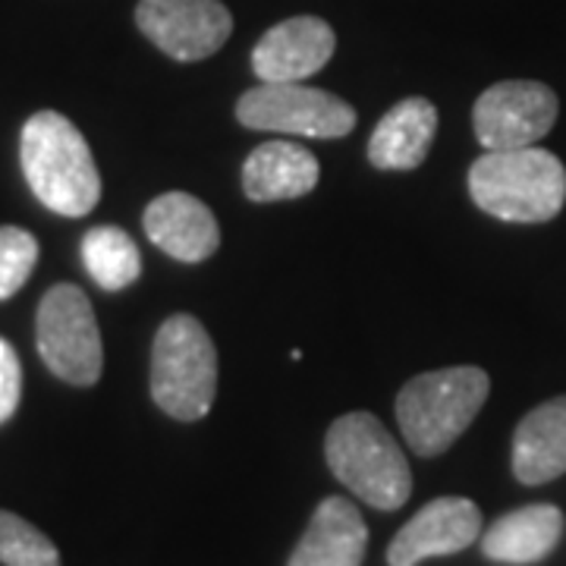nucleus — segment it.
Masks as SVG:
<instances>
[{
  "label": "nucleus",
  "mask_w": 566,
  "mask_h": 566,
  "mask_svg": "<svg viewBox=\"0 0 566 566\" xmlns=\"http://www.w3.org/2000/svg\"><path fill=\"white\" fill-rule=\"evenodd\" d=\"M564 535V513L551 504H528L501 516L482 538L485 557L497 564H538Z\"/></svg>",
  "instance_id": "obj_17"
},
{
  "label": "nucleus",
  "mask_w": 566,
  "mask_h": 566,
  "mask_svg": "<svg viewBox=\"0 0 566 566\" xmlns=\"http://www.w3.org/2000/svg\"><path fill=\"white\" fill-rule=\"evenodd\" d=\"M39 262V240L22 227H0V300L20 293Z\"/></svg>",
  "instance_id": "obj_20"
},
{
  "label": "nucleus",
  "mask_w": 566,
  "mask_h": 566,
  "mask_svg": "<svg viewBox=\"0 0 566 566\" xmlns=\"http://www.w3.org/2000/svg\"><path fill=\"white\" fill-rule=\"evenodd\" d=\"M151 397L167 416L199 422L218 397V349L192 315H170L151 346Z\"/></svg>",
  "instance_id": "obj_5"
},
{
  "label": "nucleus",
  "mask_w": 566,
  "mask_h": 566,
  "mask_svg": "<svg viewBox=\"0 0 566 566\" xmlns=\"http://www.w3.org/2000/svg\"><path fill=\"white\" fill-rule=\"evenodd\" d=\"M337 35L318 17H293L268 29L255 51L252 70L262 82H303L322 73L334 57Z\"/></svg>",
  "instance_id": "obj_11"
},
{
  "label": "nucleus",
  "mask_w": 566,
  "mask_h": 566,
  "mask_svg": "<svg viewBox=\"0 0 566 566\" xmlns=\"http://www.w3.org/2000/svg\"><path fill=\"white\" fill-rule=\"evenodd\" d=\"M482 532V510L465 497H438L424 504L387 547L390 566H419L428 557L460 554Z\"/></svg>",
  "instance_id": "obj_10"
},
{
  "label": "nucleus",
  "mask_w": 566,
  "mask_h": 566,
  "mask_svg": "<svg viewBox=\"0 0 566 566\" xmlns=\"http://www.w3.org/2000/svg\"><path fill=\"white\" fill-rule=\"evenodd\" d=\"M438 133V107L428 98H406L387 111L368 139V161L378 170H412L428 158Z\"/></svg>",
  "instance_id": "obj_14"
},
{
  "label": "nucleus",
  "mask_w": 566,
  "mask_h": 566,
  "mask_svg": "<svg viewBox=\"0 0 566 566\" xmlns=\"http://www.w3.org/2000/svg\"><path fill=\"white\" fill-rule=\"evenodd\" d=\"M365 547L368 528L363 513L346 497H327L315 510L290 566H363Z\"/></svg>",
  "instance_id": "obj_13"
},
{
  "label": "nucleus",
  "mask_w": 566,
  "mask_h": 566,
  "mask_svg": "<svg viewBox=\"0 0 566 566\" xmlns=\"http://www.w3.org/2000/svg\"><path fill=\"white\" fill-rule=\"evenodd\" d=\"M0 564L7 566H61L54 542L25 523L17 513L0 510Z\"/></svg>",
  "instance_id": "obj_19"
},
{
  "label": "nucleus",
  "mask_w": 566,
  "mask_h": 566,
  "mask_svg": "<svg viewBox=\"0 0 566 566\" xmlns=\"http://www.w3.org/2000/svg\"><path fill=\"white\" fill-rule=\"evenodd\" d=\"M237 120L262 133L344 139L356 126V111L344 98L303 82H262L237 102Z\"/></svg>",
  "instance_id": "obj_7"
},
{
  "label": "nucleus",
  "mask_w": 566,
  "mask_h": 566,
  "mask_svg": "<svg viewBox=\"0 0 566 566\" xmlns=\"http://www.w3.org/2000/svg\"><path fill=\"white\" fill-rule=\"evenodd\" d=\"M136 25L167 57L192 63L221 51L233 17L221 0H139Z\"/></svg>",
  "instance_id": "obj_9"
},
{
  "label": "nucleus",
  "mask_w": 566,
  "mask_h": 566,
  "mask_svg": "<svg viewBox=\"0 0 566 566\" xmlns=\"http://www.w3.org/2000/svg\"><path fill=\"white\" fill-rule=\"evenodd\" d=\"M82 262L92 281L102 290H126L129 283L139 281L142 255L139 245L129 240V233L120 227H95L82 240Z\"/></svg>",
  "instance_id": "obj_18"
},
{
  "label": "nucleus",
  "mask_w": 566,
  "mask_h": 566,
  "mask_svg": "<svg viewBox=\"0 0 566 566\" xmlns=\"http://www.w3.org/2000/svg\"><path fill=\"white\" fill-rule=\"evenodd\" d=\"M557 95L545 82L510 80L482 92L472 111V126L485 151H516L545 139L557 123Z\"/></svg>",
  "instance_id": "obj_8"
},
{
  "label": "nucleus",
  "mask_w": 566,
  "mask_h": 566,
  "mask_svg": "<svg viewBox=\"0 0 566 566\" xmlns=\"http://www.w3.org/2000/svg\"><path fill=\"white\" fill-rule=\"evenodd\" d=\"M39 356L44 365L76 387L98 385L104 371L102 331L88 296L73 283H57L39 305Z\"/></svg>",
  "instance_id": "obj_6"
},
{
  "label": "nucleus",
  "mask_w": 566,
  "mask_h": 566,
  "mask_svg": "<svg viewBox=\"0 0 566 566\" xmlns=\"http://www.w3.org/2000/svg\"><path fill=\"white\" fill-rule=\"evenodd\" d=\"M513 472L523 485H545L566 472V397L535 406L513 434Z\"/></svg>",
  "instance_id": "obj_16"
},
{
  "label": "nucleus",
  "mask_w": 566,
  "mask_h": 566,
  "mask_svg": "<svg viewBox=\"0 0 566 566\" xmlns=\"http://www.w3.org/2000/svg\"><path fill=\"white\" fill-rule=\"evenodd\" d=\"M469 196L491 218L554 221L566 205V167L545 148L488 151L469 167Z\"/></svg>",
  "instance_id": "obj_2"
},
{
  "label": "nucleus",
  "mask_w": 566,
  "mask_h": 566,
  "mask_svg": "<svg viewBox=\"0 0 566 566\" xmlns=\"http://www.w3.org/2000/svg\"><path fill=\"white\" fill-rule=\"evenodd\" d=\"M318 186L315 155L293 142H264L243 164V189L252 202L303 199Z\"/></svg>",
  "instance_id": "obj_15"
},
{
  "label": "nucleus",
  "mask_w": 566,
  "mask_h": 566,
  "mask_svg": "<svg viewBox=\"0 0 566 566\" xmlns=\"http://www.w3.org/2000/svg\"><path fill=\"white\" fill-rule=\"evenodd\" d=\"M324 457L337 482L375 510H400L412 494L406 453L371 412H346L331 424Z\"/></svg>",
  "instance_id": "obj_3"
},
{
  "label": "nucleus",
  "mask_w": 566,
  "mask_h": 566,
  "mask_svg": "<svg viewBox=\"0 0 566 566\" xmlns=\"http://www.w3.org/2000/svg\"><path fill=\"white\" fill-rule=\"evenodd\" d=\"M20 161L29 189L63 218H85L102 202V177L88 142L57 111H39L22 126Z\"/></svg>",
  "instance_id": "obj_1"
},
{
  "label": "nucleus",
  "mask_w": 566,
  "mask_h": 566,
  "mask_svg": "<svg viewBox=\"0 0 566 566\" xmlns=\"http://www.w3.org/2000/svg\"><path fill=\"white\" fill-rule=\"evenodd\" d=\"M142 227L148 240L170 259L186 264L205 262L221 245V227L211 208L189 192H164L145 208Z\"/></svg>",
  "instance_id": "obj_12"
},
{
  "label": "nucleus",
  "mask_w": 566,
  "mask_h": 566,
  "mask_svg": "<svg viewBox=\"0 0 566 566\" xmlns=\"http://www.w3.org/2000/svg\"><path fill=\"white\" fill-rule=\"evenodd\" d=\"M491 378L475 365L438 368L412 378L397 397V419L406 444L419 457H438L475 422Z\"/></svg>",
  "instance_id": "obj_4"
},
{
  "label": "nucleus",
  "mask_w": 566,
  "mask_h": 566,
  "mask_svg": "<svg viewBox=\"0 0 566 566\" xmlns=\"http://www.w3.org/2000/svg\"><path fill=\"white\" fill-rule=\"evenodd\" d=\"M22 397V368L17 349L0 337V424L7 422Z\"/></svg>",
  "instance_id": "obj_21"
}]
</instances>
